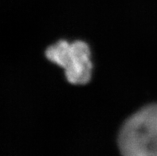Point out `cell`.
Instances as JSON below:
<instances>
[{"mask_svg":"<svg viewBox=\"0 0 157 156\" xmlns=\"http://www.w3.org/2000/svg\"><path fill=\"white\" fill-rule=\"evenodd\" d=\"M118 146L121 156H157V104L144 106L126 120Z\"/></svg>","mask_w":157,"mask_h":156,"instance_id":"1","label":"cell"},{"mask_svg":"<svg viewBox=\"0 0 157 156\" xmlns=\"http://www.w3.org/2000/svg\"><path fill=\"white\" fill-rule=\"evenodd\" d=\"M90 55V47L82 41L69 43L62 40L46 51L48 59L63 67L68 81L74 85H85L90 81L93 69Z\"/></svg>","mask_w":157,"mask_h":156,"instance_id":"2","label":"cell"}]
</instances>
